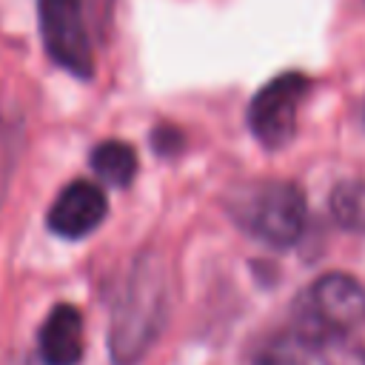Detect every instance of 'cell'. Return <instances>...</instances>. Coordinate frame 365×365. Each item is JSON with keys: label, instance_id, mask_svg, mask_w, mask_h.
Here are the masks:
<instances>
[{"label": "cell", "instance_id": "8992f818", "mask_svg": "<svg viewBox=\"0 0 365 365\" xmlns=\"http://www.w3.org/2000/svg\"><path fill=\"white\" fill-rule=\"evenodd\" d=\"M106 214H108V202L103 188L88 180H74L54 197L46 222L57 237L80 240L91 234L106 220Z\"/></svg>", "mask_w": 365, "mask_h": 365}, {"label": "cell", "instance_id": "6da1fadb", "mask_svg": "<svg viewBox=\"0 0 365 365\" xmlns=\"http://www.w3.org/2000/svg\"><path fill=\"white\" fill-rule=\"evenodd\" d=\"M168 317V277L154 254H143L117 297L111 311V359L117 365H137L154 339L160 336Z\"/></svg>", "mask_w": 365, "mask_h": 365}, {"label": "cell", "instance_id": "277c9868", "mask_svg": "<svg viewBox=\"0 0 365 365\" xmlns=\"http://www.w3.org/2000/svg\"><path fill=\"white\" fill-rule=\"evenodd\" d=\"M37 17L48 57L68 74L88 80L94 74V51L83 0H37Z\"/></svg>", "mask_w": 365, "mask_h": 365}, {"label": "cell", "instance_id": "ba28073f", "mask_svg": "<svg viewBox=\"0 0 365 365\" xmlns=\"http://www.w3.org/2000/svg\"><path fill=\"white\" fill-rule=\"evenodd\" d=\"M91 168L103 182H108L114 188H123L137 174V151L123 140H106V143L94 145Z\"/></svg>", "mask_w": 365, "mask_h": 365}, {"label": "cell", "instance_id": "7a4b0ae2", "mask_svg": "<svg viewBox=\"0 0 365 365\" xmlns=\"http://www.w3.org/2000/svg\"><path fill=\"white\" fill-rule=\"evenodd\" d=\"M362 322L365 288L348 274H325L302 294L294 317V331L308 345H319L322 339L348 334Z\"/></svg>", "mask_w": 365, "mask_h": 365}, {"label": "cell", "instance_id": "8fae6325", "mask_svg": "<svg viewBox=\"0 0 365 365\" xmlns=\"http://www.w3.org/2000/svg\"><path fill=\"white\" fill-rule=\"evenodd\" d=\"M180 143H182V134H180L177 128H171V125H160V128L154 131V145H157L160 154H171V151H177Z\"/></svg>", "mask_w": 365, "mask_h": 365}, {"label": "cell", "instance_id": "5b68a950", "mask_svg": "<svg viewBox=\"0 0 365 365\" xmlns=\"http://www.w3.org/2000/svg\"><path fill=\"white\" fill-rule=\"evenodd\" d=\"M311 88V80L299 71H285L268 80L248 106V125L259 145L265 148H282L291 143L297 131V114L299 103L305 100Z\"/></svg>", "mask_w": 365, "mask_h": 365}, {"label": "cell", "instance_id": "30bf717a", "mask_svg": "<svg viewBox=\"0 0 365 365\" xmlns=\"http://www.w3.org/2000/svg\"><path fill=\"white\" fill-rule=\"evenodd\" d=\"M308 348L311 345L291 328L265 339L254 354V365H308Z\"/></svg>", "mask_w": 365, "mask_h": 365}, {"label": "cell", "instance_id": "52a82bcc", "mask_svg": "<svg viewBox=\"0 0 365 365\" xmlns=\"http://www.w3.org/2000/svg\"><path fill=\"white\" fill-rule=\"evenodd\" d=\"M40 359L46 365H77L83 359V317L74 305L60 302L40 325Z\"/></svg>", "mask_w": 365, "mask_h": 365}, {"label": "cell", "instance_id": "3957f363", "mask_svg": "<svg viewBox=\"0 0 365 365\" xmlns=\"http://www.w3.org/2000/svg\"><path fill=\"white\" fill-rule=\"evenodd\" d=\"M242 225L268 245H291L305 228V197L294 182H262L240 205Z\"/></svg>", "mask_w": 365, "mask_h": 365}, {"label": "cell", "instance_id": "9c48e42d", "mask_svg": "<svg viewBox=\"0 0 365 365\" xmlns=\"http://www.w3.org/2000/svg\"><path fill=\"white\" fill-rule=\"evenodd\" d=\"M334 220L345 231H365V180H345L328 197Z\"/></svg>", "mask_w": 365, "mask_h": 365}]
</instances>
